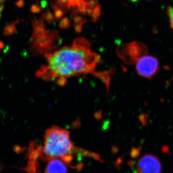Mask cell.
Segmentation results:
<instances>
[{
	"instance_id": "obj_1",
	"label": "cell",
	"mask_w": 173,
	"mask_h": 173,
	"mask_svg": "<svg viewBox=\"0 0 173 173\" xmlns=\"http://www.w3.org/2000/svg\"><path fill=\"white\" fill-rule=\"evenodd\" d=\"M45 57L46 63L37 72L38 77L44 80L64 86L69 78L91 74L102 80L109 89L111 71H96L101 57L91 50L86 39L78 38L71 45L46 54Z\"/></svg>"
},
{
	"instance_id": "obj_2",
	"label": "cell",
	"mask_w": 173,
	"mask_h": 173,
	"mask_svg": "<svg viewBox=\"0 0 173 173\" xmlns=\"http://www.w3.org/2000/svg\"><path fill=\"white\" fill-rule=\"evenodd\" d=\"M44 146L40 158L47 162L53 158L60 159L73 168L75 156L89 157L98 160L100 157L95 153L76 147L70 138V132L57 126H53L46 131Z\"/></svg>"
},
{
	"instance_id": "obj_3",
	"label": "cell",
	"mask_w": 173,
	"mask_h": 173,
	"mask_svg": "<svg viewBox=\"0 0 173 173\" xmlns=\"http://www.w3.org/2000/svg\"><path fill=\"white\" fill-rule=\"evenodd\" d=\"M57 2L64 9L88 14L93 20L97 19L100 15V7L97 0H57Z\"/></svg>"
},
{
	"instance_id": "obj_4",
	"label": "cell",
	"mask_w": 173,
	"mask_h": 173,
	"mask_svg": "<svg viewBox=\"0 0 173 173\" xmlns=\"http://www.w3.org/2000/svg\"><path fill=\"white\" fill-rule=\"evenodd\" d=\"M148 49L146 46L138 41L127 43L122 46L119 50L120 55L129 64H136L139 59L146 55Z\"/></svg>"
},
{
	"instance_id": "obj_5",
	"label": "cell",
	"mask_w": 173,
	"mask_h": 173,
	"mask_svg": "<svg viewBox=\"0 0 173 173\" xmlns=\"http://www.w3.org/2000/svg\"><path fill=\"white\" fill-rule=\"evenodd\" d=\"M162 165L157 157L152 154L144 155L136 163L137 173H162Z\"/></svg>"
},
{
	"instance_id": "obj_6",
	"label": "cell",
	"mask_w": 173,
	"mask_h": 173,
	"mask_svg": "<svg viewBox=\"0 0 173 173\" xmlns=\"http://www.w3.org/2000/svg\"><path fill=\"white\" fill-rule=\"evenodd\" d=\"M136 69L140 76L151 79L159 69V62L156 58L145 55L136 63Z\"/></svg>"
},
{
	"instance_id": "obj_7",
	"label": "cell",
	"mask_w": 173,
	"mask_h": 173,
	"mask_svg": "<svg viewBox=\"0 0 173 173\" xmlns=\"http://www.w3.org/2000/svg\"><path fill=\"white\" fill-rule=\"evenodd\" d=\"M45 173H67V164L60 159L53 158L47 161Z\"/></svg>"
},
{
	"instance_id": "obj_8",
	"label": "cell",
	"mask_w": 173,
	"mask_h": 173,
	"mask_svg": "<svg viewBox=\"0 0 173 173\" xmlns=\"http://www.w3.org/2000/svg\"><path fill=\"white\" fill-rule=\"evenodd\" d=\"M42 146L38 145L35 142L30 143L28 151V156L30 160L37 161L41 154Z\"/></svg>"
},
{
	"instance_id": "obj_9",
	"label": "cell",
	"mask_w": 173,
	"mask_h": 173,
	"mask_svg": "<svg viewBox=\"0 0 173 173\" xmlns=\"http://www.w3.org/2000/svg\"><path fill=\"white\" fill-rule=\"evenodd\" d=\"M38 163L37 161L29 160L27 166L25 168H23V170L28 173H38Z\"/></svg>"
},
{
	"instance_id": "obj_10",
	"label": "cell",
	"mask_w": 173,
	"mask_h": 173,
	"mask_svg": "<svg viewBox=\"0 0 173 173\" xmlns=\"http://www.w3.org/2000/svg\"><path fill=\"white\" fill-rule=\"evenodd\" d=\"M167 13L169 18L170 23L172 28L173 29V7L169 6L167 8Z\"/></svg>"
},
{
	"instance_id": "obj_11",
	"label": "cell",
	"mask_w": 173,
	"mask_h": 173,
	"mask_svg": "<svg viewBox=\"0 0 173 173\" xmlns=\"http://www.w3.org/2000/svg\"><path fill=\"white\" fill-rule=\"evenodd\" d=\"M7 0H0V8H1V5H2L4 2H6Z\"/></svg>"
}]
</instances>
